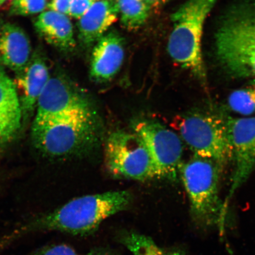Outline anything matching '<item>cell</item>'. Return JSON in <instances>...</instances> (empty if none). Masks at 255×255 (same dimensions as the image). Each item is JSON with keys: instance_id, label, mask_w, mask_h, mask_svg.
I'll return each mask as SVG.
<instances>
[{"instance_id": "6da1fadb", "label": "cell", "mask_w": 255, "mask_h": 255, "mask_svg": "<svg viewBox=\"0 0 255 255\" xmlns=\"http://www.w3.org/2000/svg\"><path fill=\"white\" fill-rule=\"evenodd\" d=\"M132 199L129 191L123 190L80 197L21 225L0 242L5 247L25 236L40 232L90 235L105 219L127 209Z\"/></svg>"}, {"instance_id": "7a4b0ae2", "label": "cell", "mask_w": 255, "mask_h": 255, "mask_svg": "<svg viewBox=\"0 0 255 255\" xmlns=\"http://www.w3.org/2000/svg\"><path fill=\"white\" fill-rule=\"evenodd\" d=\"M214 52L229 77L255 78V0H238L223 12L215 32Z\"/></svg>"}, {"instance_id": "3957f363", "label": "cell", "mask_w": 255, "mask_h": 255, "mask_svg": "<svg viewBox=\"0 0 255 255\" xmlns=\"http://www.w3.org/2000/svg\"><path fill=\"white\" fill-rule=\"evenodd\" d=\"M222 171L214 162L194 155L183 163L180 175L189 197L194 223L203 230L217 227L223 236L229 222L228 206L220 197Z\"/></svg>"}, {"instance_id": "277c9868", "label": "cell", "mask_w": 255, "mask_h": 255, "mask_svg": "<svg viewBox=\"0 0 255 255\" xmlns=\"http://www.w3.org/2000/svg\"><path fill=\"white\" fill-rule=\"evenodd\" d=\"M31 137L43 154L63 157L90 151L100 141L101 126L94 110L46 121H34Z\"/></svg>"}, {"instance_id": "5b68a950", "label": "cell", "mask_w": 255, "mask_h": 255, "mask_svg": "<svg viewBox=\"0 0 255 255\" xmlns=\"http://www.w3.org/2000/svg\"><path fill=\"white\" fill-rule=\"evenodd\" d=\"M217 0H188L171 15L173 27L168 52L174 62L206 86L207 74L202 43L207 18Z\"/></svg>"}, {"instance_id": "8992f818", "label": "cell", "mask_w": 255, "mask_h": 255, "mask_svg": "<svg viewBox=\"0 0 255 255\" xmlns=\"http://www.w3.org/2000/svg\"><path fill=\"white\" fill-rule=\"evenodd\" d=\"M228 121L215 112L194 111L178 119L176 127L194 155L214 162L223 170L232 161Z\"/></svg>"}, {"instance_id": "52a82bcc", "label": "cell", "mask_w": 255, "mask_h": 255, "mask_svg": "<svg viewBox=\"0 0 255 255\" xmlns=\"http://www.w3.org/2000/svg\"><path fill=\"white\" fill-rule=\"evenodd\" d=\"M105 163L114 177L138 181L155 177L154 162L144 142L135 133L117 130L107 139Z\"/></svg>"}, {"instance_id": "ba28073f", "label": "cell", "mask_w": 255, "mask_h": 255, "mask_svg": "<svg viewBox=\"0 0 255 255\" xmlns=\"http://www.w3.org/2000/svg\"><path fill=\"white\" fill-rule=\"evenodd\" d=\"M131 127L133 132L144 142L151 155L155 177L176 181L183 164V144L180 136L151 119L133 120Z\"/></svg>"}, {"instance_id": "9c48e42d", "label": "cell", "mask_w": 255, "mask_h": 255, "mask_svg": "<svg viewBox=\"0 0 255 255\" xmlns=\"http://www.w3.org/2000/svg\"><path fill=\"white\" fill-rule=\"evenodd\" d=\"M229 138L234 170L225 204L247 182L255 170V116L228 117Z\"/></svg>"}, {"instance_id": "30bf717a", "label": "cell", "mask_w": 255, "mask_h": 255, "mask_svg": "<svg viewBox=\"0 0 255 255\" xmlns=\"http://www.w3.org/2000/svg\"><path fill=\"white\" fill-rule=\"evenodd\" d=\"M34 121H46L92 109L85 96L59 76L50 78L38 99Z\"/></svg>"}, {"instance_id": "8fae6325", "label": "cell", "mask_w": 255, "mask_h": 255, "mask_svg": "<svg viewBox=\"0 0 255 255\" xmlns=\"http://www.w3.org/2000/svg\"><path fill=\"white\" fill-rule=\"evenodd\" d=\"M13 81L19 92L22 113L34 109L41 92L50 79L45 60L39 54H34L21 71L15 73Z\"/></svg>"}, {"instance_id": "7c38bea8", "label": "cell", "mask_w": 255, "mask_h": 255, "mask_svg": "<svg viewBox=\"0 0 255 255\" xmlns=\"http://www.w3.org/2000/svg\"><path fill=\"white\" fill-rule=\"evenodd\" d=\"M124 58L122 37L114 32L105 35L98 41L92 51V79L98 82L110 81L119 71Z\"/></svg>"}, {"instance_id": "4fadbf2b", "label": "cell", "mask_w": 255, "mask_h": 255, "mask_svg": "<svg viewBox=\"0 0 255 255\" xmlns=\"http://www.w3.org/2000/svg\"><path fill=\"white\" fill-rule=\"evenodd\" d=\"M22 114L14 82L0 64V145L11 141L17 134Z\"/></svg>"}, {"instance_id": "5bb4252c", "label": "cell", "mask_w": 255, "mask_h": 255, "mask_svg": "<svg viewBox=\"0 0 255 255\" xmlns=\"http://www.w3.org/2000/svg\"><path fill=\"white\" fill-rule=\"evenodd\" d=\"M119 14L116 2L108 0L94 1L88 11L79 19V39L87 46L98 41L116 23Z\"/></svg>"}, {"instance_id": "9a60e30c", "label": "cell", "mask_w": 255, "mask_h": 255, "mask_svg": "<svg viewBox=\"0 0 255 255\" xmlns=\"http://www.w3.org/2000/svg\"><path fill=\"white\" fill-rule=\"evenodd\" d=\"M31 46L26 33L18 25L7 23L0 32V64L15 73L30 60Z\"/></svg>"}, {"instance_id": "2e32d148", "label": "cell", "mask_w": 255, "mask_h": 255, "mask_svg": "<svg viewBox=\"0 0 255 255\" xmlns=\"http://www.w3.org/2000/svg\"><path fill=\"white\" fill-rule=\"evenodd\" d=\"M34 27L46 42L60 50H72L75 46L73 25L66 14L42 12L35 21Z\"/></svg>"}, {"instance_id": "e0dca14e", "label": "cell", "mask_w": 255, "mask_h": 255, "mask_svg": "<svg viewBox=\"0 0 255 255\" xmlns=\"http://www.w3.org/2000/svg\"><path fill=\"white\" fill-rule=\"evenodd\" d=\"M121 242L133 255H186L182 250L162 248L151 238L135 232L123 235Z\"/></svg>"}, {"instance_id": "ac0fdd59", "label": "cell", "mask_w": 255, "mask_h": 255, "mask_svg": "<svg viewBox=\"0 0 255 255\" xmlns=\"http://www.w3.org/2000/svg\"><path fill=\"white\" fill-rule=\"evenodd\" d=\"M116 4L121 23L129 30H136L145 23L151 7L143 0H117Z\"/></svg>"}, {"instance_id": "d6986e66", "label": "cell", "mask_w": 255, "mask_h": 255, "mask_svg": "<svg viewBox=\"0 0 255 255\" xmlns=\"http://www.w3.org/2000/svg\"><path fill=\"white\" fill-rule=\"evenodd\" d=\"M250 81L244 87L232 92L228 100L232 111L245 116L255 114V78Z\"/></svg>"}, {"instance_id": "ffe728a7", "label": "cell", "mask_w": 255, "mask_h": 255, "mask_svg": "<svg viewBox=\"0 0 255 255\" xmlns=\"http://www.w3.org/2000/svg\"><path fill=\"white\" fill-rule=\"evenodd\" d=\"M47 7L46 0H12L9 14L27 16L41 13Z\"/></svg>"}, {"instance_id": "44dd1931", "label": "cell", "mask_w": 255, "mask_h": 255, "mask_svg": "<svg viewBox=\"0 0 255 255\" xmlns=\"http://www.w3.org/2000/svg\"><path fill=\"white\" fill-rule=\"evenodd\" d=\"M25 255H78L73 249L64 244L47 245Z\"/></svg>"}, {"instance_id": "7402d4cb", "label": "cell", "mask_w": 255, "mask_h": 255, "mask_svg": "<svg viewBox=\"0 0 255 255\" xmlns=\"http://www.w3.org/2000/svg\"><path fill=\"white\" fill-rule=\"evenodd\" d=\"M94 2V0H71L68 14L80 19L88 11Z\"/></svg>"}, {"instance_id": "603a6c76", "label": "cell", "mask_w": 255, "mask_h": 255, "mask_svg": "<svg viewBox=\"0 0 255 255\" xmlns=\"http://www.w3.org/2000/svg\"><path fill=\"white\" fill-rule=\"evenodd\" d=\"M71 0H52L47 4V8L51 11L60 12L64 14H68Z\"/></svg>"}, {"instance_id": "cb8c5ba5", "label": "cell", "mask_w": 255, "mask_h": 255, "mask_svg": "<svg viewBox=\"0 0 255 255\" xmlns=\"http://www.w3.org/2000/svg\"><path fill=\"white\" fill-rule=\"evenodd\" d=\"M146 4L148 5L149 7L152 5H155L158 4H160L162 1H164L165 0H143Z\"/></svg>"}, {"instance_id": "d4e9b609", "label": "cell", "mask_w": 255, "mask_h": 255, "mask_svg": "<svg viewBox=\"0 0 255 255\" xmlns=\"http://www.w3.org/2000/svg\"><path fill=\"white\" fill-rule=\"evenodd\" d=\"M87 255H110L104 251L95 250L92 251Z\"/></svg>"}, {"instance_id": "484cf974", "label": "cell", "mask_w": 255, "mask_h": 255, "mask_svg": "<svg viewBox=\"0 0 255 255\" xmlns=\"http://www.w3.org/2000/svg\"><path fill=\"white\" fill-rule=\"evenodd\" d=\"M6 1H7V0H0V6H1V5H2L3 4H4V3Z\"/></svg>"}]
</instances>
